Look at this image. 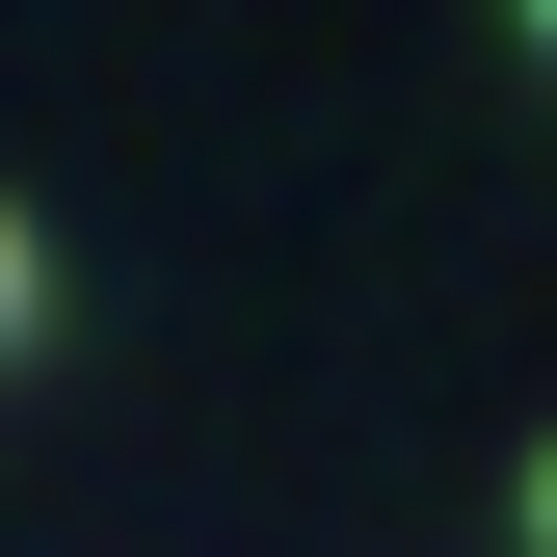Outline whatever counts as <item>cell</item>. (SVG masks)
Wrapping results in <instances>:
<instances>
[{"label":"cell","instance_id":"cell-1","mask_svg":"<svg viewBox=\"0 0 557 557\" xmlns=\"http://www.w3.org/2000/svg\"><path fill=\"white\" fill-rule=\"evenodd\" d=\"M0 345H27V239H0Z\"/></svg>","mask_w":557,"mask_h":557},{"label":"cell","instance_id":"cell-2","mask_svg":"<svg viewBox=\"0 0 557 557\" xmlns=\"http://www.w3.org/2000/svg\"><path fill=\"white\" fill-rule=\"evenodd\" d=\"M531 557H557V478H531Z\"/></svg>","mask_w":557,"mask_h":557},{"label":"cell","instance_id":"cell-3","mask_svg":"<svg viewBox=\"0 0 557 557\" xmlns=\"http://www.w3.org/2000/svg\"><path fill=\"white\" fill-rule=\"evenodd\" d=\"M531 27H557V0H531Z\"/></svg>","mask_w":557,"mask_h":557}]
</instances>
